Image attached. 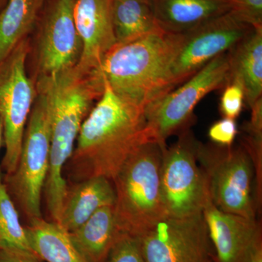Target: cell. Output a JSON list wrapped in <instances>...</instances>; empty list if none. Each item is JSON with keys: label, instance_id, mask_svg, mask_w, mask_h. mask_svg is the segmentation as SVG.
<instances>
[{"label": "cell", "instance_id": "1", "mask_svg": "<svg viewBox=\"0 0 262 262\" xmlns=\"http://www.w3.org/2000/svg\"><path fill=\"white\" fill-rule=\"evenodd\" d=\"M36 91L46 97L51 127V151L45 184L46 203L53 218L61 215L67 194L63 169L73 153L81 125L104 91L98 69L80 66L50 77H38Z\"/></svg>", "mask_w": 262, "mask_h": 262}, {"label": "cell", "instance_id": "2", "mask_svg": "<svg viewBox=\"0 0 262 262\" xmlns=\"http://www.w3.org/2000/svg\"><path fill=\"white\" fill-rule=\"evenodd\" d=\"M144 110L104 91L81 125L68 163L77 181L103 177L113 181L122 165L149 141Z\"/></svg>", "mask_w": 262, "mask_h": 262}, {"label": "cell", "instance_id": "3", "mask_svg": "<svg viewBox=\"0 0 262 262\" xmlns=\"http://www.w3.org/2000/svg\"><path fill=\"white\" fill-rule=\"evenodd\" d=\"M184 39L158 28L136 40L115 45L99 70L114 93L143 110L173 90L171 70Z\"/></svg>", "mask_w": 262, "mask_h": 262}, {"label": "cell", "instance_id": "4", "mask_svg": "<svg viewBox=\"0 0 262 262\" xmlns=\"http://www.w3.org/2000/svg\"><path fill=\"white\" fill-rule=\"evenodd\" d=\"M163 149L155 141L144 143L112 181L115 221L121 233L140 238L168 215L160 186Z\"/></svg>", "mask_w": 262, "mask_h": 262}, {"label": "cell", "instance_id": "5", "mask_svg": "<svg viewBox=\"0 0 262 262\" xmlns=\"http://www.w3.org/2000/svg\"><path fill=\"white\" fill-rule=\"evenodd\" d=\"M196 153L213 205L226 213L256 220L254 166L244 146H223L198 141Z\"/></svg>", "mask_w": 262, "mask_h": 262}, {"label": "cell", "instance_id": "6", "mask_svg": "<svg viewBox=\"0 0 262 262\" xmlns=\"http://www.w3.org/2000/svg\"><path fill=\"white\" fill-rule=\"evenodd\" d=\"M228 53L215 57L189 80L146 108V132L149 141L166 147L170 136L189 128L198 103L212 91L228 83Z\"/></svg>", "mask_w": 262, "mask_h": 262}, {"label": "cell", "instance_id": "7", "mask_svg": "<svg viewBox=\"0 0 262 262\" xmlns=\"http://www.w3.org/2000/svg\"><path fill=\"white\" fill-rule=\"evenodd\" d=\"M20 157L14 173L5 177V186L29 220L42 218L41 200L50 164L51 127L46 97L36 91Z\"/></svg>", "mask_w": 262, "mask_h": 262}, {"label": "cell", "instance_id": "8", "mask_svg": "<svg viewBox=\"0 0 262 262\" xmlns=\"http://www.w3.org/2000/svg\"><path fill=\"white\" fill-rule=\"evenodd\" d=\"M27 38L0 62V122L5 151L2 169L14 173L20 157L24 133L35 100V86L27 75L29 54Z\"/></svg>", "mask_w": 262, "mask_h": 262}, {"label": "cell", "instance_id": "9", "mask_svg": "<svg viewBox=\"0 0 262 262\" xmlns=\"http://www.w3.org/2000/svg\"><path fill=\"white\" fill-rule=\"evenodd\" d=\"M198 141L190 129L163 149L160 186L167 214L183 217L203 212L211 200L208 182L196 160Z\"/></svg>", "mask_w": 262, "mask_h": 262}, {"label": "cell", "instance_id": "10", "mask_svg": "<svg viewBox=\"0 0 262 262\" xmlns=\"http://www.w3.org/2000/svg\"><path fill=\"white\" fill-rule=\"evenodd\" d=\"M139 239L145 262H207L214 254L203 212L167 215Z\"/></svg>", "mask_w": 262, "mask_h": 262}, {"label": "cell", "instance_id": "11", "mask_svg": "<svg viewBox=\"0 0 262 262\" xmlns=\"http://www.w3.org/2000/svg\"><path fill=\"white\" fill-rule=\"evenodd\" d=\"M254 29L229 11L184 33V42L172 67L173 89L215 57L230 51Z\"/></svg>", "mask_w": 262, "mask_h": 262}, {"label": "cell", "instance_id": "12", "mask_svg": "<svg viewBox=\"0 0 262 262\" xmlns=\"http://www.w3.org/2000/svg\"><path fill=\"white\" fill-rule=\"evenodd\" d=\"M75 2L51 0L48 7L38 40V77L61 73L80 61L82 44L74 20Z\"/></svg>", "mask_w": 262, "mask_h": 262}, {"label": "cell", "instance_id": "13", "mask_svg": "<svg viewBox=\"0 0 262 262\" xmlns=\"http://www.w3.org/2000/svg\"><path fill=\"white\" fill-rule=\"evenodd\" d=\"M113 0H76L73 15L82 44L78 65L99 68L104 56L116 45L113 20Z\"/></svg>", "mask_w": 262, "mask_h": 262}, {"label": "cell", "instance_id": "14", "mask_svg": "<svg viewBox=\"0 0 262 262\" xmlns=\"http://www.w3.org/2000/svg\"><path fill=\"white\" fill-rule=\"evenodd\" d=\"M215 262H245L253 241L261 233L259 223L221 211L211 200L203 210Z\"/></svg>", "mask_w": 262, "mask_h": 262}, {"label": "cell", "instance_id": "15", "mask_svg": "<svg viewBox=\"0 0 262 262\" xmlns=\"http://www.w3.org/2000/svg\"><path fill=\"white\" fill-rule=\"evenodd\" d=\"M115 200L113 182L106 177H92L81 181L67 189L58 224L67 232H73L99 208L114 206Z\"/></svg>", "mask_w": 262, "mask_h": 262}, {"label": "cell", "instance_id": "16", "mask_svg": "<svg viewBox=\"0 0 262 262\" xmlns=\"http://www.w3.org/2000/svg\"><path fill=\"white\" fill-rule=\"evenodd\" d=\"M160 29L183 34L230 11L228 0H151Z\"/></svg>", "mask_w": 262, "mask_h": 262}, {"label": "cell", "instance_id": "17", "mask_svg": "<svg viewBox=\"0 0 262 262\" xmlns=\"http://www.w3.org/2000/svg\"><path fill=\"white\" fill-rule=\"evenodd\" d=\"M227 53L229 82L242 86L251 108L262 94V27L253 29Z\"/></svg>", "mask_w": 262, "mask_h": 262}, {"label": "cell", "instance_id": "18", "mask_svg": "<svg viewBox=\"0 0 262 262\" xmlns=\"http://www.w3.org/2000/svg\"><path fill=\"white\" fill-rule=\"evenodd\" d=\"M114 206L99 208L83 225L70 232L72 242L89 262H107L121 234L117 228Z\"/></svg>", "mask_w": 262, "mask_h": 262}, {"label": "cell", "instance_id": "19", "mask_svg": "<svg viewBox=\"0 0 262 262\" xmlns=\"http://www.w3.org/2000/svg\"><path fill=\"white\" fill-rule=\"evenodd\" d=\"M25 231L32 251L42 261L89 262L72 242L70 232L56 222L33 219Z\"/></svg>", "mask_w": 262, "mask_h": 262}, {"label": "cell", "instance_id": "20", "mask_svg": "<svg viewBox=\"0 0 262 262\" xmlns=\"http://www.w3.org/2000/svg\"><path fill=\"white\" fill-rule=\"evenodd\" d=\"M44 0H8L0 13V62L26 39L37 22Z\"/></svg>", "mask_w": 262, "mask_h": 262}, {"label": "cell", "instance_id": "21", "mask_svg": "<svg viewBox=\"0 0 262 262\" xmlns=\"http://www.w3.org/2000/svg\"><path fill=\"white\" fill-rule=\"evenodd\" d=\"M116 45L136 40L159 28L151 0H113Z\"/></svg>", "mask_w": 262, "mask_h": 262}, {"label": "cell", "instance_id": "22", "mask_svg": "<svg viewBox=\"0 0 262 262\" xmlns=\"http://www.w3.org/2000/svg\"><path fill=\"white\" fill-rule=\"evenodd\" d=\"M16 248L36 255L29 245L25 227L20 224L13 198L3 181L0 182V248Z\"/></svg>", "mask_w": 262, "mask_h": 262}, {"label": "cell", "instance_id": "23", "mask_svg": "<svg viewBox=\"0 0 262 262\" xmlns=\"http://www.w3.org/2000/svg\"><path fill=\"white\" fill-rule=\"evenodd\" d=\"M241 144L247 150L252 160L256 183V201L261 198L262 181V108L261 106L251 108L249 121L245 124Z\"/></svg>", "mask_w": 262, "mask_h": 262}, {"label": "cell", "instance_id": "24", "mask_svg": "<svg viewBox=\"0 0 262 262\" xmlns=\"http://www.w3.org/2000/svg\"><path fill=\"white\" fill-rule=\"evenodd\" d=\"M107 262H145L140 239L121 233L110 252Z\"/></svg>", "mask_w": 262, "mask_h": 262}, {"label": "cell", "instance_id": "25", "mask_svg": "<svg viewBox=\"0 0 262 262\" xmlns=\"http://www.w3.org/2000/svg\"><path fill=\"white\" fill-rule=\"evenodd\" d=\"M245 94L242 86L236 82H229L221 96L220 110L225 118L236 120L243 111Z\"/></svg>", "mask_w": 262, "mask_h": 262}, {"label": "cell", "instance_id": "26", "mask_svg": "<svg viewBox=\"0 0 262 262\" xmlns=\"http://www.w3.org/2000/svg\"><path fill=\"white\" fill-rule=\"evenodd\" d=\"M230 11L239 20L252 26L262 27V0H228Z\"/></svg>", "mask_w": 262, "mask_h": 262}, {"label": "cell", "instance_id": "27", "mask_svg": "<svg viewBox=\"0 0 262 262\" xmlns=\"http://www.w3.org/2000/svg\"><path fill=\"white\" fill-rule=\"evenodd\" d=\"M238 134L235 120L225 118L214 122L208 130V137L213 144L223 146H230Z\"/></svg>", "mask_w": 262, "mask_h": 262}, {"label": "cell", "instance_id": "28", "mask_svg": "<svg viewBox=\"0 0 262 262\" xmlns=\"http://www.w3.org/2000/svg\"><path fill=\"white\" fill-rule=\"evenodd\" d=\"M0 262H42L36 255L16 248H0Z\"/></svg>", "mask_w": 262, "mask_h": 262}, {"label": "cell", "instance_id": "29", "mask_svg": "<svg viewBox=\"0 0 262 262\" xmlns=\"http://www.w3.org/2000/svg\"><path fill=\"white\" fill-rule=\"evenodd\" d=\"M245 262H262V237L261 232L254 239Z\"/></svg>", "mask_w": 262, "mask_h": 262}, {"label": "cell", "instance_id": "30", "mask_svg": "<svg viewBox=\"0 0 262 262\" xmlns=\"http://www.w3.org/2000/svg\"><path fill=\"white\" fill-rule=\"evenodd\" d=\"M4 144V137H3V128L0 122V149L1 146ZM0 182H3V177H2L1 167H0Z\"/></svg>", "mask_w": 262, "mask_h": 262}, {"label": "cell", "instance_id": "31", "mask_svg": "<svg viewBox=\"0 0 262 262\" xmlns=\"http://www.w3.org/2000/svg\"><path fill=\"white\" fill-rule=\"evenodd\" d=\"M7 3V0H0V7L3 6Z\"/></svg>", "mask_w": 262, "mask_h": 262}, {"label": "cell", "instance_id": "32", "mask_svg": "<svg viewBox=\"0 0 262 262\" xmlns=\"http://www.w3.org/2000/svg\"><path fill=\"white\" fill-rule=\"evenodd\" d=\"M207 262H215V261H214V259H213V257H212V258H211V259L208 260V261H207Z\"/></svg>", "mask_w": 262, "mask_h": 262}]
</instances>
